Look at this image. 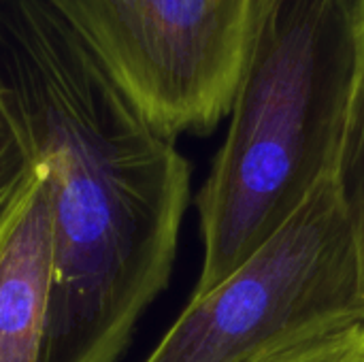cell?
Here are the masks:
<instances>
[{
  "label": "cell",
  "mask_w": 364,
  "mask_h": 362,
  "mask_svg": "<svg viewBox=\"0 0 364 362\" xmlns=\"http://www.w3.org/2000/svg\"><path fill=\"white\" fill-rule=\"evenodd\" d=\"M271 362H364V322Z\"/></svg>",
  "instance_id": "obj_8"
},
{
  "label": "cell",
  "mask_w": 364,
  "mask_h": 362,
  "mask_svg": "<svg viewBox=\"0 0 364 362\" xmlns=\"http://www.w3.org/2000/svg\"><path fill=\"white\" fill-rule=\"evenodd\" d=\"M0 98L53 194L55 288L41 362H117L171 282L190 162L43 0H0Z\"/></svg>",
  "instance_id": "obj_1"
},
{
  "label": "cell",
  "mask_w": 364,
  "mask_h": 362,
  "mask_svg": "<svg viewBox=\"0 0 364 362\" xmlns=\"http://www.w3.org/2000/svg\"><path fill=\"white\" fill-rule=\"evenodd\" d=\"M105 62L162 137L230 115L260 0H43Z\"/></svg>",
  "instance_id": "obj_4"
},
{
  "label": "cell",
  "mask_w": 364,
  "mask_h": 362,
  "mask_svg": "<svg viewBox=\"0 0 364 362\" xmlns=\"http://www.w3.org/2000/svg\"><path fill=\"white\" fill-rule=\"evenodd\" d=\"M352 2L356 23V73L337 181L356 237L364 290V0Z\"/></svg>",
  "instance_id": "obj_6"
},
{
  "label": "cell",
  "mask_w": 364,
  "mask_h": 362,
  "mask_svg": "<svg viewBox=\"0 0 364 362\" xmlns=\"http://www.w3.org/2000/svg\"><path fill=\"white\" fill-rule=\"evenodd\" d=\"M36 166L23 130L0 98V226L30 186Z\"/></svg>",
  "instance_id": "obj_7"
},
{
  "label": "cell",
  "mask_w": 364,
  "mask_h": 362,
  "mask_svg": "<svg viewBox=\"0 0 364 362\" xmlns=\"http://www.w3.org/2000/svg\"><path fill=\"white\" fill-rule=\"evenodd\" d=\"M360 322L358 247L331 173L237 271L192 294L145 362H271Z\"/></svg>",
  "instance_id": "obj_3"
},
{
  "label": "cell",
  "mask_w": 364,
  "mask_h": 362,
  "mask_svg": "<svg viewBox=\"0 0 364 362\" xmlns=\"http://www.w3.org/2000/svg\"><path fill=\"white\" fill-rule=\"evenodd\" d=\"M0 226V362H41L53 288V194L45 164Z\"/></svg>",
  "instance_id": "obj_5"
},
{
  "label": "cell",
  "mask_w": 364,
  "mask_h": 362,
  "mask_svg": "<svg viewBox=\"0 0 364 362\" xmlns=\"http://www.w3.org/2000/svg\"><path fill=\"white\" fill-rule=\"evenodd\" d=\"M356 73L352 0H260L228 134L196 196L194 294L237 271L337 173Z\"/></svg>",
  "instance_id": "obj_2"
}]
</instances>
